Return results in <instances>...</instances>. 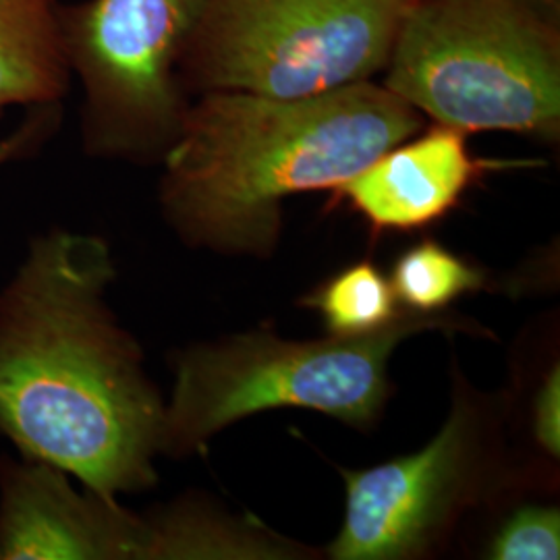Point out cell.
Segmentation results:
<instances>
[{
  "label": "cell",
  "instance_id": "obj_1",
  "mask_svg": "<svg viewBox=\"0 0 560 560\" xmlns=\"http://www.w3.org/2000/svg\"><path fill=\"white\" fill-rule=\"evenodd\" d=\"M115 277L98 235L30 240L0 289V436L119 501L159 481L164 400L106 301Z\"/></svg>",
  "mask_w": 560,
  "mask_h": 560
},
{
  "label": "cell",
  "instance_id": "obj_2",
  "mask_svg": "<svg viewBox=\"0 0 560 560\" xmlns=\"http://www.w3.org/2000/svg\"><path fill=\"white\" fill-rule=\"evenodd\" d=\"M423 127L374 80L305 98L203 92L162 156V214L189 245L268 256L287 198L335 191Z\"/></svg>",
  "mask_w": 560,
  "mask_h": 560
},
{
  "label": "cell",
  "instance_id": "obj_3",
  "mask_svg": "<svg viewBox=\"0 0 560 560\" xmlns=\"http://www.w3.org/2000/svg\"><path fill=\"white\" fill-rule=\"evenodd\" d=\"M382 73L439 125L559 140L560 4L413 0Z\"/></svg>",
  "mask_w": 560,
  "mask_h": 560
},
{
  "label": "cell",
  "instance_id": "obj_4",
  "mask_svg": "<svg viewBox=\"0 0 560 560\" xmlns=\"http://www.w3.org/2000/svg\"><path fill=\"white\" fill-rule=\"evenodd\" d=\"M463 322L405 310L376 332L284 340L247 332L200 342L175 355L164 402L161 455H196L224 428L268 409H312L368 428L388 399V361L402 340Z\"/></svg>",
  "mask_w": 560,
  "mask_h": 560
},
{
  "label": "cell",
  "instance_id": "obj_5",
  "mask_svg": "<svg viewBox=\"0 0 560 560\" xmlns=\"http://www.w3.org/2000/svg\"><path fill=\"white\" fill-rule=\"evenodd\" d=\"M413 0H187L180 88L305 98L384 71Z\"/></svg>",
  "mask_w": 560,
  "mask_h": 560
},
{
  "label": "cell",
  "instance_id": "obj_6",
  "mask_svg": "<svg viewBox=\"0 0 560 560\" xmlns=\"http://www.w3.org/2000/svg\"><path fill=\"white\" fill-rule=\"evenodd\" d=\"M59 21L81 88L83 152L161 162L189 104L177 71L187 0L60 2Z\"/></svg>",
  "mask_w": 560,
  "mask_h": 560
},
{
  "label": "cell",
  "instance_id": "obj_7",
  "mask_svg": "<svg viewBox=\"0 0 560 560\" xmlns=\"http://www.w3.org/2000/svg\"><path fill=\"white\" fill-rule=\"evenodd\" d=\"M481 441L476 402L457 399L441 432L418 453L342 471L345 521L328 557L402 560L430 550L476 486Z\"/></svg>",
  "mask_w": 560,
  "mask_h": 560
},
{
  "label": "cell",
  "instance_id": "obj_8",
  "mask_svg": "<svg viewBox=\"0 0 560 560\" xmlns=\"http://www.w3.org/2000/svg\"><path fill=\"white\" fill-rule=\"evenodd\" d=\"M38 460L0 459V560H141L143 517Z\"/></svg>",
  "mask_w": 560,
  "mask_h": 560
},
{
  "label": "cell",
  "instance_id": "obj_9",
  "mask_svg": "<svg viewBox=\"0 0 560 560\" xmlns=\"http://www.w3.org/2000/svg\"><path fill=\"white\" fill-rule=\"evenodd\" d=\"M509 164L471 156L467 133L436 122L388 148L332 194L376 229L409 231L446 217L488 171Z\"/></svg>",
  "mask_w": 560,
  "mask_h": 560
},
{
  "label": "cell",
  "instance_id": "obj_10",
  "mask_svg": "<svg viewBox=\"0 0 560 560\" xmlns=\"http://www.w3.org/2000/svg\"><path fill=\"white\" fill-rule=\"evenodd\" d=\"M59 9L60 0H0V119L13 106L57 104L69 94Z\"/></svg>",
  "mask_w": 560,
  "mask_h": 560
},
{
  "label": "cell",
  "instance_id": "obj_11",
  "mask_svg": "<svg viewBox=\"0 0 560 560\" xmlns=\"http://www.w3.org/2000/svg\"><path fill=\"white\" fill-rule=\"evenodd\" d=\"M141 560L301 559V546L254 520H237L203 502H177L143 517Z\"/></svg>",
  "mask_w": 560,
  "mask_h": 560
},
{
  "label": "cell",
  "instance_id": "obj_12",
  "mask_svg": "<svg viewBox=\"0 0 560 560\" xmlns=\"http://www.w3.org/2000/svg\"><path fill=\"white\" fill-rule=\"evenodd\" d=\"M397 303L390 280L372 261H358L340 270L307 300L335 337H361L381 330L399 316Z\"/></svg>",
  "mask_w": 560,
  "mask_h": 560
},
{
  "label": "cell",
  "instance_id": "obj_13",
  "mask_svg": "<svg viewBox=\"0 0 560 560\" xmlns=\"http://www.w3.org/2000/svg\"><path fill=\"white\" fill-rule=\"evenodd\" d=\"M481 270L434 241H421L402 252L390 277L397 301L420 314H439L460 295L481 289Z\"/></svg>",
  "mask_w": 560,
  "mask_h": 560
},
{
  "label": "cell",
  "instance_id": "obj_14",
  "mask_svg": "<svg viewBox=\"0 0 560 560\" xmlns=\"http://www.w3.org/2000/svg\"><path fill=\"white\" fill-rule=\"evenodd\" d=\"M560 557V513L557 506L527 504L504 521L490 541L488 559L557 560Z\"/></svg>",
  "mask_w": 560,
  "mask_h": 560
},
{
  "label": "cell",
  "instance_id": "obj_15",
  "mask_svg": "<svg viewBox=\"0 0 560 560\" xmlns=\"http://www.w3.org/2000/svg\"><path fill=\"white\" fill-rule=\"evenodd\" d=\"M62 122V102L27 108L20 125L0 138V168L36 156L57 136Z\"/></svg>",
  "mask_w": 560,
  "mask_h": 560
},
{
  "label": "cell",
  "instance_id": "obj_16",
  "mask_svg": "<svg viewBox=\"0 0 560 560\" xmlns=\"http://www.w3.org/2000/svg\"><path fill=\"white\" fill-rule=\"evenodd\" d=\"M534 436L541 448L559 459L560 455V370L555 368L534 400Z\"/></svg>",
  "mask_w": 560,
  "mask_h": 560
},
{
  "label": "cell",
  "instance_id": "obj_17",
  "mask_svg": "<svg viewBox=\"0 0 560 560\" xmlns=\"http://www.w3.org/2000/svg\"><path fill=\"white\" fill-rule=\"evenodd\" d=\"M552 2H559V4H560V0H552Z\"/></svg>",
  "mask_w": 560,
  "mask_h": 560
}]
</instances>
